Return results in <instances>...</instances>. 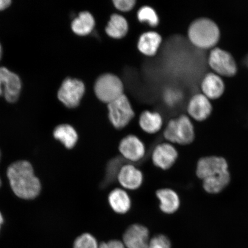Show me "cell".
<instances>
[{"label": "cell", "instance_id": "cell-19", "mask_svg": "<svg viewBox=\"0 0 248 248\" xmlns=\"http://www.w3.org/2000/svg\"><path fill=\"white\" fill-rule=\"evenodd\" d=\"M162 41V37L159 33L153 31L145 32L140 37L139 50L145 55L152 57L156 54Z\"/></svg>", "mask_w": 248, "mask_h": 248}, {"label": "cell", "instance_id": "cell-17", "mask_svg": "<svg viewBox=\"0 0 248 248\" xmlns=\"http://www.w3.org/2000/svg\"><path fill=\"white\" fill-rule=\"evenodd\" d=\"M108 200L110 208L118 215H125L131 209V197L123 188H116L111 190Z\"/></svg>", "mask_w": 248, "mask_h": 248}, {"label": "cell", "instance_id": "cell-21", "mask_svg": "<svg viewBox=\"0 0 248 248\" xmlns=\"http://www.w3.org/2000/svg\"><path fill=\"white\" fill-rule=\"evenodd\" d=\"M94 26V18L89 12H80L78 16L71 23V30L74 33L82 36L91 33Z\"/></svg>", "mask_w": 248, "mask_h": 248}, {"label": "cell", "instance_id": "cell-5", "mask_svg": "<svg viewBox=\"0 0 248 248\" xmlns=\"http://www.w3.org/2000/svg\"><path fill=\"white\" fill-rule=\"evenodd\" d=\"M94 92L99 100L108 104L124 94L123 83L114 74H105L96 80Z\"/></svg>", "mask_w": 248, "mask_h": 248}, {"label": "cell", "instance_id": "cell-7", "mask_svg": "<svg viewBox=\"0 0 248 248\" xmlns=\"http://www.w3.org/2000/svg\"><path fill=\"white\" fill-rule=\"evenodd\" d=\"M85 92V86L81 80L67 78L59 89L58 98L64 106L75 108L78 106Z\"/></svg>", "mask_w": 248, "mask_h": 248}, {"label": "cell", "instance_id": "cell-3", "mask_svg": "<svg viewBox=\"0 0 248 248\" xmlns=\"http://www.w3.org/2000/svg\"><path fill=\"white\" fill-rule=\"evenodd\" d=\"M195 126L188 116H180L169 121L163 132L164 138L172 144L188 145L195 139Z\"/></svg>", "mask_w": 248, "mask_h": 248}, {"label": "cell", "instance_id": "cell-1", "mask_svg": "<svg viewBox=\"0 0 248 248\" xmlns=\"http://www.w3.org/2000/svg\"><path fill=\"white\" fill-rule=\"evenodd\" d=\"M7 176L12 190L18 197L32 200L40 194L41 185L32 165L27 161H17L11 164Z\"/></svg>", "mask_w": 248, "mask_h": 248}, {"label": "cell", "instance_id": "cell-31", "mask_svg": "<svg viewBox=\"0 0 248 248\" xmlns=\"http://www.w3.org/2000/svg\"><path fill=\"white\" fill-rule=\"evenodd\" d=\"M2 46H1V45H0V60H1V57H2Z\"/></svg>", "mask_w": 248, "mask_h": 248}, {"label": "cell", "instance_id": "cell-6", "mask_svg": "<svg viewBox=\"0 0 248 248\" xmlns=\"http://www.w3.org/2000/svg\"><path fill=\"white\" fill-rule=\"evenodd\" d=\"M108 117L114 128L121 129L128 125L135 116L131 103L125 94L108 104Z\"/></svg>", "mask_w": 248, "mask_h": 248}, {"label": "cell", "instance_id": "cell-16", "mask_svg": "<svg viewBox=\"0 0 248 248\" xmlns=\"http://www.w3.org/2000/svg\"><path fill=\"white\" fill-rule=\"evenodd\" d=\"M156 195L159 201V208L163 213L170 215L178 212L181 200L177 192L172 188H163L158 190Z\"/></svg>", "mask_w": 248, "mask_h": 248}, {"label": "cell", "instance_id": "cell-8", "mask_svg": "<svg viewBox=\"0 0 248 248\" xmlns=\"http://www.w3.org/2000/svg\"><path fill=\"white\" fill-rule=\"evenodd\" d=\"M229 163L225 157L217 155L203 156L198 160L195 174L203 180L228 171Z\"/></svg>", "mask_w": 248, "mask_h": 248}, {"label": "cell", "instance_id": "cell-14", "mask_svg": "<svg viewBox=\"0 0 248 248\" xmlns=\"http://www.w3.org/2000/svg\"><path fill=\"white\" fill-rule=\"evenodd\" d=\"M150 241V232L140 224L130 226L123 235V243L126 248H147Z\"/></svg>", "mask_w": 248, "mask_h": 248}, {"label": "cell", "instance_id": "cell-28", "mask_svg": "<svg viewBox=\"0 0 248 248\" xmlns=\"http://www.w3.org/2000/svg\"><path fill=\"white\" fill-rule=\"evenodd\" d=\"M98 248H126L122 241L113 240L99 244Z\"/></svg>", "mask_w": 248, "mask_h": 248}, {"label": "cell", "instance_id": "cell-29", "mask_svg": "<svg viewBox=\"0 0 248 248\" xmlns=\"http://www.w3.org/2000/svg\"><path fill=\"white\" fill-rule=\"evenodd\" d=\"M11 0H0V11L5 10L11 5Z\"/></svg>", "mask_w": 248, "mask_h": 248}, {"label": "cell", "instance_id": "cell-15", "mask_svg": "<svg viewBox=\"0 0 248 248\" xmlns=\"http://www.w3.org/2000/svg\"><path fill=\"white\" fill-rule=\"evenodd\" d=\"M201 92L211 100L221 98L225 91V84L221 77L213 72L206 73L200 83Z\"/></svg>", "mask_w": 248, "mask_h": 248}, {"label": "cell", "instance_id": "cell-27", "mask_svg": "<svg viewBox=\"0 0 248 248\" xmlns=\"http://www.w3.org/2000/svg\"><path fill=\"white\" fill-rule=\"evenodd\" d=\"M113 2L118 10L128 12L134 7L136 1L135 0H114Z\"/></svg>", "mask_w": 248, "mask_h": 248}, {"label": "cell", "instance_id": "cell-11", "mask_svg": "<svg viewBox=\"0 0 248 248\" xmlns=\"http://www.w3.org/2000/svg\"><path fill=\"white\" fill-rule=\"evenodd\" d=\"M119 150L121 155L126 160L138 162L146 154V147L140 139L135 135L125 136L120 142Z\"/></svg>", "mask_w": 248, "mask_h": 248}, {"label": "cell", "instance_id": "cell-9", "mask_svg": "<svg viewBox=\"0 0 248 248\" xmlns=\"http://www.w3.org/2000/svg\"><path fill=\"white\" fill-rule=\"evenodd\" d=\"M20 77L5 67H0V96L11 103L17 101L21 92Z\"/></svg>", "mask_w": 248, "mask_h": 248}, {"label": "cell", "instance_id": "cell-25", "mask_svg": "<svg viewBox=\"0 0 248 248\" xmlns=\"http://www.w3.org/2000/svg\"><path fill=\"white\" fill-rule=\"evenodd\" d=\"M99 244L96 238L91 234L86 232L76 238L74 248H98Z\"/></svg>", "mask_w": 248, "mask_h": 248}, {"label": "cell", "instance_id": "cell-24", "mask_svg": "<svg viewBox=\"0 0 248 248\" xmlns=\"http://www.w3.org/2000/svg\"><path fill=\"white\" fill-rule=\"evenodd\" d=\"M138 17L140 22H147L151 27H156L159 24V17L156 12L148 6H144L139 9Z\"/></svg>", "mask_w": 248, "mask_h": 248}, {"label": "cell", "instance_id": "cell-12", "mask_svg": "<svg viewBox=\"0 0 248 248\" xmlns=\"http://www.w3.org/2000/svg\"><path fill=\"white\" fill-rule=\"evenodd\" d=\"M213 110L212 102L202 93L192 96L187 107L188 116L197 122H203L208 119Z\"/></svg>", "mask_w": 248, "mask_h": 248}, {"label": "cell", "instance_id": "cell-20", "mask_svg": "<svg viewBox=\"0 0 248 248\" xmlns=\"http://www.w3.org/2000/svg\"><path fill=\"white\" fill-rule=\"evenodd\" d=\"M162 116L157 112L144 111L139 118V125L142 131L148 134H155L162 128Z\"/></svg>", "mask_w": 248, "mask_h": 248}, {"label": "cell", "instance_id": "cell-10", "mask_svg": "<svg viewBox=\"0 0 248 248\" xmlns=\"http://www.w3.org/2000/svg\"><path fill=\"white\" fill-rule=\"evenodd\" d=\"M179 153L174 144L169 142L157 144L152 154V161L155 166L161 170H168L177 162Z\"/></svg>", "mask_w": 248, "mask_h": 248}, {"label": "cell", "instance_id": "cell-32", "mask_svg": "<svg viewBox=\"0 0 248 248\" xmlns=\"http://www.w3.org/2000/svg\"><path fill=\"white\" fill-rule=\"evenodd\" d=\"M1 179H0V186H1Z\"/></svg>", "mask_w": 248, "mask_h": 248}, {"label": "cell", "instance_id": "cell-33", "mask_svg": "<svg viewBox=\"0 0 248 248\" xmlns=\"http://www.w3.org/2000/svg\"><path fill=\"white\" fill-rule=\"evenodd\" d=\"M0 157H1V153H0Z\"/></svg>", "mask_w": 248, "mask_h": 248}, {"label": "cell", "instance_id": "cell-22", "mask_svg": "<svg viewBox=\"0 0 248 248\" xmlns=\"http://www.w3.org/2000/svg\"><path fill=\"white\" fill-rule=\"evenodd\" d=\"M128 23L125 18L119 14L111 15L106 27V32L108 36L114 39H122L128 32Z\"/></svg>", "mask_w": 248, "mask_h": 248}, {"label": "cell", "instance_id": "cell-18", "mask_svg": "<svg viewBox=\"0 0 248 248\" xmlns=\"http://www.w3.org/2000/svg\"><path fill=\"white\" fill-rule=\"evenodd\" d=\"M230 171L212 176L202 181V187L206 193L216 195L221 193L230 184L231 181Z\"/></svg>", "mask_w": 248, "mask_h": 248}, {"label": "cell", "instance_id": "cell-2", "mask_svg": "<svg viewBox=\"0 0 248 248\" xmlns=\"http://www.w3.org/2000/svg\"><path fill=\"white\" fill-rule=\"evenodd\" d=\"M187 36L191 45L199 50H211L218 45L221 39V31L215 21L207 17H200L189 26Z\"/></svg>", "mask_w": 248, "mask_h": 248}, {"label": "cell", "instance_id": "cell-13", "mask_svg": "<svg viewBox=\"0 0 248 248\" xmlns=\"http://www.w3.org/2000/svg\"><path fill=\"white\" fill-rule=\"evenodd\" d=\"M117 179L124 190L134 191L143 184L144 175L137 167L132 164H126L120 167Z\"/></svg>", "mask_w": 248, "mask_h": 248}, {"label": "cell", "instance_id": "cell-4", "mask_svg": "<svg viewBox=\"0 0 248 248\" xmlns=\"http://www.w3.org/2000/svg\"><path fill=\"white\" fill-rule=\"evenodd\" d=\"M207 63L213 73L222 78L233 77L238 73V65L233 56L217 46L210 51Z\"/></svg>", "mask_w": 248, "mask_h": 248}, {"label": "cell", "instance_id": "cell-23", "mask_svg": "<svg viewBox=\"0 0 248 248\" xmlns=\"http://www.w3.org/2000/svg\"><path fill=\"white\" fill-rule=\"evenodd\" d=\"M54 136L67 149L73 148L78 140V135L74 127L69 124H62L54 131Z\"/></svg>", "mask_w": 248, "mask_h": 248}, {"label": "cell", "instance_id": "cell-26", "mask_svg": "<svg viewBox=\"0 0 248 248\" xmlns=\"http://www.w3.org/2000/svg\"><path fill=\"white\" fill-rule=\"evenodd\" d=\"M147 248H171V244L166 235L159 234L150 239Z\"/></svg>", "mask_w": 248, "mask_h": 248}, {"label": "cell", "instance_id": "cell-30", "mask_svg": "<svg viewBox=\"0 0 248 248\" xmlns=\"http://www.w3.org/2000/svg\"><path fill=\"white\" fill-rule=\"evenodd\" d=\"M3 221H4V219H3V217L1 215V213H0V228H1V226L3 223Z\"/></svg>", "mask_w": 248, "mask_h": 248}]
</instances>
